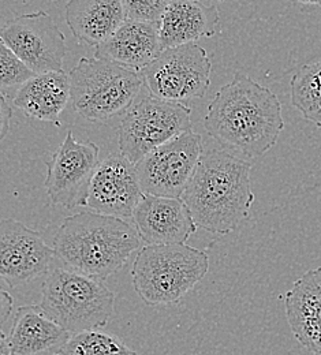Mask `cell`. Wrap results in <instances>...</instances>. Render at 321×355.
Instances as JSON below:
<instances>
[{
  "instance_id": "obj_1",
  "label": "cell",
  "mask_w": 321,
  "mask_h": 355,
  "mask_svg": "<svg viewBox=\"0 0 321 355\" xmlns=\"http://www.w3.org/2000/svg\"><path fill=\"white\" fill-rule=\"evenodd\" d=\"M205 132L220 146L248 159L268 153L284 129L275 93L236 71L208 105Z\"/></svg>"
},
{
  "instance_id": "obj_2",
  "label": "cell",
  "mask_w": 321,
  "mask_h": 355,
  "mask_svg": "<svg viewBox=\"0 0 321 355\" xmlns=\"http://www.w3.org/2000/svg\"><path fill=\"white\" fill-rule=\"evenodd\" d=\"M252 167V162L219 144L202 148L194 175L181 197L197 227L227 235L249 218L256 200Z\"/></svg>"
},
{
  "instance_id": "obj_3",
  "label": "cell",
  "mask_w": 321,
  "mask_h": 355,
  "mask_svg": "<svg viewBox=\"0 0 321 355\" xmlns=\"http://www.w3.org/2000/svg\"><path fill=\"white\" fill-rule=\"evenodd\" d=\"M141 249L137 230L123 219L81 212L66 218L55 241V257L69 269L105 280Z\"/></svg>"
},
{
  "instance_id": "obj_4",
  "label": "cell",
  "mask_w": 321,
  "mask_h": 355,
  "mask_svg": "<svg viewBox=\"0 0 321 355\" xmlns=\"http://www.w3.org/2000/svg\"><path fill=\"white\" fill-rule=\"evenodd\" d=\"M209 257L189 245H146L138 250L130 275L145 305L178 304L208 273Z\"/></svg>"
},
{
  "instance_id": "obj_5",
  "label": "cell",
  "mask_w": 321,
  "mask_h": 355,
  "mask_svg": "<svg viewBox=\"0 0 321 355\" xmlns=\"http://www.w3.org/2000/svg\"><path fill=\"white\" fill-rule=\"evenodd\" d=\"M69 78L73 110L94 123L122 119L144 87L141 73L94 56L81 58Z\"/></svg>"
},
{
  "instance_id": "obj_6",
  "label": "cell",
  "mask_w": 321,
  "mask_h": 355,
  "mask_svg": "<svg viewBox=\"0 0 321 355\" xmlns=\"http://www.w3.org/2000/svg\"><path fill=\"white\" fill-rule=\"evenodd\" d=\"M40 306L74 335L105 328L114 314L115 294L100 279L69 268H55L46 275Z\"/></svg>"
},
{
  "instance_id": "obj_7",
  "label": "cell",
  "mask_w": 321,
  "mask_h": 355,
  "mask_svg": "<svg viewBox=\"0 0 321 355\" xmlns=\"http://www.w3.org/2000/svg\"><path fill=\"white\" fill-rule=\"evenodd\" d=\"M190 130L191 110L186 104L139 96L119 122V150L137 164L153 149Z\"/></svg>"
},
{
  "instance_id": "obj_8",
  "label": "cell",
  "mask_w": 321,
  "mask_h": 355,
  "mask_svg": "<svg viewBox=\"0 0 321 355\" xmlns=\"http://www.w3.org/2000/svg\"><path fill=\"white\" fill-rule=\"evenodd\" d=\"M211 73L212 62L207 51L191 43L162 51L141 74L149 94L186 104L205 96Z\"/></svg>"
},
{
  "instance_id": "obj_9",
  "label": "cell",
  "mask_w": 321,
  "mask_h": 355,
  "mask_svg": "<svg viewBox=\"0 0 321 355\" xmlns=\"http://www.w3.org/2000/svg\"><path fill=\"white\" fill-rule=\"evenodd\" d=\"M202 148V137L190 130L153 149L135 164L142 193L181 198L194 175Z\"/></svg>"
},
{
  "instance_id": "obj_10",
  "label": "cell",
  "mask_w": 321,
  "mask_h": 355,
  "mask_svg": "<svg viewBox=\"0 0 321 355\" xmlns=\"http://www.w3.org/2000/svg\"><path fill=\"white\" fill-rule=\"evenodd\" d=\"M0 40L36 76L63 71L66 37L46 11L19 15L0 28Z\"/></svg>"
},
{
  "instance_id": "obj_11",
  "label": "cell",
  "mask_w": 321,
  "mask_h": 355,
  "mask_svg": "<svg viewBox=\"0 0 321 355\" xmlns=\"http://www.w3.org/2000/svg\"><path fill=\"white\" fill-rule=\"evenodd\" d=\"M100 148L92 141H78L71 130L46 163V194L53 205L74 209L85 207Z\"/></svg>"
},
{
  "instance_id": "obj_12",
  "label": "cell",
  "mask_w": 321,
  "mask_h": 355,
  "mask_svg": "<svg viewBox=\"0 0 321 355\" xmlns=\"http://www.w3.org/2000/svg\"><path fill=\"white\" fill-rule=\"evenodd\" d=\"M53 257L39 231L14 219L0 220V279L10 288L46 275Z\"/></svg>"
},
{
  "instance_id": "obj_13",
  "label": "cell",
  "mask_w": 321,
  "mask_h": 355,
  "mask_svg": "<svg viewBox=\"0 0 321 355\" xmlns=\"http://www.w3.org/2000/svg\"><path fill=\"white\" fill-rule=\"evenodd\" d=\"M142 196L136 166L116 152L98 163L85 207L96 214L125 220L133 218Z\"/></svg>"
},
{
  "instance_id": "obj_14",
  "label": "cell",
  "mask_w": 321,
  "mask_h": 355,
  "mask_svg": "<svg viewBox=\"0 0 321 355\" xmlns=\"http://www.w3.org/2000/svg\"><path fill=\"white\" fill-rule=\"evenodd\" d=\"M132 219L146 245H184L197 231L182 198L144 194Z\"/></svg>"
},
{
  "instance_id": "obj_15",
  "label": "cell",
  "mask_w": 321,
  "mask_h": 355,
  "mask_svg": "<svg viewBox=\"0 0 321 355\" xmlns=\"http://www.w3.org/2000/svg\"><path fill=\"white\" fill-rule=\"evenodd\" d=\"M294 338L308 352L321 355V266L302 275L284 298Z\"/></svg>"
},
{
  "instance_id": "obj_16",
  "label": "cell",
  "mask_w": 321,
  "mask_h": 355,
  "mask_svg": "<svg viewBox=\"0 0 321 355\" xmlns=\"http://www.w3.org/2000/svg\"><path fill=\"white\" fill-rule=\"evenodd\" d=\"M162 51L159 24L126 18L108 40L96 46L94 58L142 73Z\"/></svg>"
},
{
  "instance_id": "obj_17",
  "label": "cell",
  "mask_w": 321,
  "mask_h": 355,
  "mask_svg": "<svg viewBox=\"0 0 321 355\" xmlns=\"http://www.w3.org/2000/svg\"><path fill=\"white\" fill-rule=\"evenodd\" d=\"M11 355H60L71 338L40 305L18 308L8 334Z\"/></svg>"
},
{
  "instance_id": "obj_18",
  "label": "cell",
  "mask_w": 321,
  "mask_h": 355,
  "mask_svg": "<svg viewBox=\"0 0 321 355\" xmlns=\"http://www.w3.org/2000/svg\"><path fill=\"white\" fill-rule=\"evenodd\" d=\"M219 19L215 6H204L198 0H173L159 22L162 49L215 36Z\"/></svg>"
},
{
  "instance_id": "obj_19",
  "label": "cell",
  "mask_w": 321,
  "mask_h": 355,
  "mask_svg": "<svg viewBox=\"0 0 321 355\" xmlns=\"http://www.w3.org/2000/svg\"><path fill=\"white\" fill-rule=\"evenodd\" d=\"M125 19L123 0H69L66 3V22L80 44H103Z\"/></svg>"
},
{
  "instance_id": "obj_20",
  "label": "cell",
  "mask_w": 321,
  "mask_h": 355,
  "mask_svg": "<svg viewBox=\"0 0 321 355\" xmlns=\"http://www.w3.org/2000/svg\"><path fill=\"white\" fill-rule=\"evenodd\" d=\"M70 101V78L64 71L36 74L18 89L12 104L29 118L60 126V115Z\"/></svg>"
},
{
  "instance_id": "obj_21",
  "label": "cell",
  "mask_w": 321,
  "mask_h": 355,
  "mask_svg": "<svg viewBox=\"0 0 321 355\" xmlns=\"http://www.w3.org/2000/svg\"><path fill=\"white\" fill-rule=\"evenodd\" d=\"M291 104L308 122L321 128V59L302 66L291 80Z\"/></svg>"
},
{
  "instance_id": "obj_22",
  "label": "cell",
  "mask_w": 321,
  "mask_h": 355,
  "mask_svg": "<svg viewBox=\"0 0 321 355\" xmlns=\"http://www.w3.org/2000/svg\"><path fill=\"white\" fill-rule=\"evenodd\" d=\"M60 355H137L119 336L101 329L74 334Z\"/></svg>"
},
{
  "instance_id": "obj_23",
  "label": "cell",
  "mask_w": 321,
  "mask_h": 355,
  "mask_svg": "<svg viewBox=\"0 0 321 355\" xmlns=\"http://www.w3.org/2000/svg\"><path fill=\"white\" fill-rule=\"evenodd\" d=\"M35 74L0 40V92L6 96L17 92Z\"/></svg>"
},
{
  "instance_id": "obj_24",
  "label": "cell",
  "mask_w": 321,
  "mask_h": 355,
  "mask_svg": "<svg viewBox=\"0 0 321 355\" xmlns=\"http://www.w3.org/2000/svg\"><path fill=\"white\" fill-rule=\"evenodd\" d=\"M173 0H123L126 18L159 24Z\"/></svg>"
},
{
  "instance_id": "obj_25",
  "label": "cell",
  "mask_w": 321,
  "mask_h": 355,
  "mask_svg": "<svg viewBox=\"0 0 321 355\" xmlns=\"http://www.w3.org/2000/svg\"><path fill=\"white\" fill-rule=\"evenodd\" d=\"M12 118V110L7 100V96L0 92V144L10 130V122Z\"/></svg>"
},
{
  "instance_id": "obj_26",
  "label": "cell",
  "mask_w": 321,
  "mask_h": 355,
  "mask_svg": "<svg viewBox=\"0 0 321 355\" xmlns=\"http://www.w3.org/2000/svg\"><path fill=\"white\" fill-rule=\"evenodd\" d=\"M12 304H14L12 297L8 294V291H6V290H3V287H0V329L11 315Z\"/></svg>"
},
{
  "instance_id": "obj_27",
  "label": "cell",
  "mask_w": 321,
  "mask_h": 355,
  "mask_svg": "<svg viewBox=\"0 0 321 355\" xmlns=\"http://www.w3.org/2000/svg\"><path fill=\"white\" fill-rule=\"evenodd\" d=\"M0 355H11L8 338L0 329Z\"/></svg>"
},
{
  "instance_id": "obj_28",
  "label": "cell",
  "mask_w": 321,
  "mask_h": 355,
  "mask_svg": "<svg viewBox=\"0 0 321 355\" xmlns=\"http://www.w3.org/2000/svg\"><path fill=\"white\" fill-rule=\"evenodd\" d=\"M295 1H298L302 6H316V7L321 6V0H295Z\"/></svg>"
},
{
  "instance_id": "obj_29",
  "label": "cell",
  "mask_w": 321,
  "mask_h": 355,
  "mask_svg": "<svg viewBox=\"0 0 321 355\" xmlns=\"http://www.w3.org/2000/svg\"><path fill=\"white\" fill-rule=\"evenodd\" d=\"M198 1H201V0H198ZM218 1H223V0H218Z\"/></svg>"
}]
</instances>
